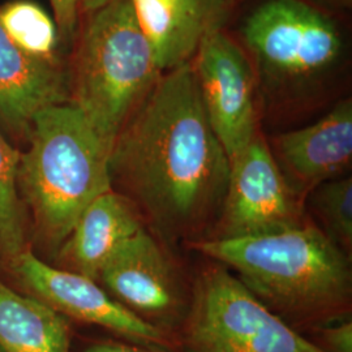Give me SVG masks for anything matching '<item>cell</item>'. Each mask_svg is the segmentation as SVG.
<instances>
[{
  "instance_id": "cell-1",
  "label": "cell",
  "mask_w": 352,
  "mask_h": 352,
  "mask_svg": "<svg viewBox=\"0 0 352 352\" xmlns=\"http://www.w3.org/2000/svg\"><path fill=\"white\" fill-rule=\"evenodd\" d=\"M110 174L164 239L192 243L208 235L230 160L205 111L193 64L158 77L113 142Z\"/></svg>"
},
{
  "instance_id": "cell-2",
  "label": "cell",
  "mask_w": 352,
  "mask_h": 352,
  "mask_svg": "<svg viewBox=\"0 0 352 352\" xmlns=\"http://www.w3.org/2000/svg\"><path fill=\"white\" fill-rule=\"evenodd\" d=\"M189 244L234 269L265 307L302 336L351 315V257L309 221L278 234Z\"/></svg>"
},
{
  "instance_id": "cell-3",
  "label": "cell",
  "mask_w": 352,
  "mask_h": 352,
  "mask_svg": "<svg viewBox=\"0 0 352 352\" xmlns=\"http://www.w3.org/2000/svg\"><path fill=\"white\" fill-rule=\"evenodd\" d=\"M28 136L19 162L20 195L41 238L62 247L89 204L113 189L111 151L72 102L39 111Z\"/></svg>"
},
{
  "instance_id": "cell-4",
  "label": "cell",
  "mask_w": 352,
  "mask_h": 352,
  "mask_svg": "<svg viewBox=\"0 0 352 352\" xmlns=\"http://www.w3.org/2000/svg\"><path fill=\"white\" fill-rule=\"evenodd\" d=\"M161 75L131 0H111L91 14L82 33L72 103L111 151L128 118Z\"/></svg>"
},
{
  "instance_id": "cell-5",
  "label": "cell",
  "mask_w": 352,
  "mask_h": 352,
  "mask_svg": "<svg viewBox=\"0 0 352 352\" xmlns=\"http://www.w3.org/2000/svg\"><path fill=\"white\" fill-rule=\"evenodd\" d=\"M177 338L183 352H322L218 263L196 279Z\"/></svg>"
},
{
  "instance_id": "cell-6",
  "label": "cell",
  "mask_w": 352,
  "mask_h": 352,
  "mask_svg": "<svg viewBox=\"0 0 352 352\" xmlns=\"http://www.w3.org/2000/svg\"><path fill=\"white\" fill-rule=\"evenodd\" d=\"M305 200L291 188L269 144L258 133L230 161L226 192L202 239H239L278 234L307 223Z\"/></svg>"
},
{
  "instance_id": "cell-7",
  "label": "cell",
  "mask_w": 352,
  "mask_h": 352,
  "mask_svg": "<svg viewBox=\"0 0 352 352\" xmlns=\"http://www.w3.org/2000/svg\"><path fill=\"white\" fill-rule=\"evenodd\" d=\"M11 267L34 298L65 318L103 327L120 340L141 346L182 351L176 337L141 320L94 279L46 264L28 250Z\"/></svg>"
},
{
  "instance_id": "cell-8",
  "label": "cell",
  "mask_w": 352,
  "mask_h": 352,
  "mask_svg": "<svg viewBox=\"0 0 352 352\" xmlns=\"http://www.w3.org/2000/svg\"><path fill=\"white\" fill-rule=\"evenodd\" d=\"M247 43L272 71L287 77L315 74L340 52L334 24L302 0H269L245 21Z\"/></svg>"
},
{
  "instance_id": "cell-9",
  "label": "cell",
  "mask_w": 352,
  "mask_h": 352,
  "mask_svg": "<svg viewBox=\"0 0 352 352\" xmlns=\"http://www.w3.org/2000/svg\"><path fill=\"white\" fill-rule=\"evenodd\" d=\"M98 280L126 309L177 338L189 298L168 254L145 227L113 253Z\"/></svg>"
},
{
  "instance_id": "cell-10",
  "label": "cell",
  "mask_w": 352,
  "mask_h": 352,
  "mask_svg": "<svg viewBox=\"0 0 352 352\" xmlns=\"http://www.w3.org/2000/svg\"><path fill=\"white\" fill-rule=\"evenodd\" d=\"M195 71L209 122L234 160L257 135L254 85L248 60L221 29L201 38Z\"/></svg>"
},
{
  "instance_id": "cell-11",
  "label": "cell",
  "mask_w": 352,
  "mask_h": 352,
  "mask_svg": "<svg viewBox=\"0 0 352 352\" xmlns=\"http://www.w3.org/2000/svg\"><path fill=\"white\" fill-rule=\"evenodd\" d=\"M291 188L307 200L318 186L343 177L352 164V103H338L312 126L282 133L269 145Z\"/></svg>"
},
{
  "instance_id": "cell-12",
  "label": "cell",
  "mask_w": 352,
  "mask_h": 352,
  "mask_svg": "<svg viewBox=\"0 0 352 352\" xmlns=\"http://www.w3.org/2000/svg\"><path fill=\"white\" fill-rule=\"evenodd\" d=\"M67 100V77L56 63L24 54L0 24V122L13 133L29 135L39 111Z\"/></svg>"
},
{
  "instance_id": "cell-13",
  "label": "cell",
  "mask_w": 352,
  "mask_h": 352,
  "mask_svg": "<svg viewBox=\"0 0 352 352\" xmlns=\"http://www.w3.org/2000/svg\"><path fill=\"white\" fill-rule=\"evenodd\" d=\"M144 228L136 208L107 190L90 202L60 247L62 269L98 280L103 266L126 240Z\"/></svg>"
},
{
  "instance_id": "cell-14",
  "label": "cell",
  "mask_w": 352,
  "mask_h": 352,
  "mask_svg": "<svg viewBox=\"0 0 352 352\" xmlns=\"http://www.w3.org/2000/svg\"><path fill=\"white\" fill-rule=\"evenodd\" d=\"M68 318L34 296L0 280V349L3 352H71Z\"/></svg>"
},
{
  "instance_id": "cell-15",
  "label": "cell",
  "mask_w": 352,
  "mask_h": 352,
  "mask_svg": "<svg viewBox=\"0 0 352 352\" xmlns=\"http://www.w3.org/2000/svg\"><path fill=\"white\" fill-rule=\"evenodd\" d=\"M131 4L161 74L190 62L200 39L179 0H131Z\"/></svg>"
},
{
  "instance_id": "cell-16",
  "label": "cell",
  "mask_w": 352,
  "mask_h": 352,
  "mask_svg": "<svg viewBox=\"0 0 352 352\" xmlns=\"http://www.w3.org/2000/svg\"><path fill=\"white\" fill-rule=\"evenodd\" d=\"M20 154L0 132V260L10 266L26 251L25 218L17 183Z\"/></svg>"
},
{
  "instance_id": "cell-17",
  "label": "cell",
  "mask_w": 352,
  "mask_h": 352,
  "mask_svg": "<svg viewBox=\"0 0 352 352\" xmlns=\"http://www.w3.org/2000/svg\"><path fill=\"white\" fill-rule=\"evenodd\" d=\"M0 24L13 43L26 55L54 62L59 41L55 20L38 4L17 0L0 10Z\"/></svg>"
},
{
  "instance_id": "cell-18",
  "label": "cell",
  "mask_w": 352,
  "mask_h": 352,
  "mask_svg": "<svg viewBox=\"0 0 352 352\" xmlns=\"http://www.w3.org/2000/svg\"><path fill=\"white\" fill-rule=\"evenodd\" d=\"M307 199L327 239L351 257V177L343 176L327 182L314 189Z\"/></svg>"
},
{
  "instance_id": "cell-19",
  "label": "cell",
  "mask_w": 352,
  "mask_h": 352,
  "mask_svg": "<svg viewBox=\"0 0 352 352\" xmlns=\"http://www.w3.org/2000/svg\"><path fill=\"white\" fill-rule=\"evenodd\" d=\"M179 3L200 41L206 33L221 29L226 0H179Z\"/></svg>"
},
{
  "instance_id": "cell-20",
  "label": "cell",
  "mask_w": 352,
  "mask_h": 352,
  "mask_svg": "<svg viewBox=\"0 0 352 352\" xmlns=\"http://www.w3.org/2000/svg\"><path fill=\"white\" fill-rule=\"evenodd\" d=\"M304 337L322 352H352L351 320H342L327 327H317Z\"/></svg>"
},
{
  "instance_id": "cell-21",
  "label": "cell",
  "mask_w": 352,
  "mask_h": 352,
  "mask_svg": "<svg viewBox=\"0 0 352 352\" xmlns=\"http://www.w3.org/2000/svg\"><path fill=\"white\" fill-rule=\"evenodd\" d=\"M50 3L59 37L69 42L75 34L77 25L78 0H50Z\"/></svg>"
},
{
  "instance_id": "cell-22",
  "label": "cell",
  "mask_w": 352,
  "mask_h": 352,
  "mask_svg": "<svg viewBox=\"0 0 352 352\" xmlns=\"http://www.w3.org/2000/svg\"><path fill=\"white\" fill-rule=\"evenodd\" d=\"M82 352H182L168 351L136 344L124 340H97L88 344Z\"/></svg>"
},
{
  "instance_id": "cell-23",
  "label": "cell",
  "mask_w": 352,
  "mask_h": 352,
  "mask_svg": "<svg viewBox=\"0 0 352 352\" xmlns=\"http://www.w3.org/2000/svg\"><path fill=\"white\" fill-rule=\"evenodd\" d=\"M110 1L111 0H78V12L93 14L107 6Z\"/></svg>"
},
{
  "instance_id": "cell-24",
  "label": "cell",
  "mask_w": 352,
  "mask_h": 352,
  "mask_svg": "<svg viewBox=\"0 0 352 352\" xmlns=\"http://www.w3.org/2000/svg\"><path fill=\"white\" fill-rule=\"evenodd\" d=\"M0 352H3V351H1V349H0Z\"/></svg>"
}]
</instances>
